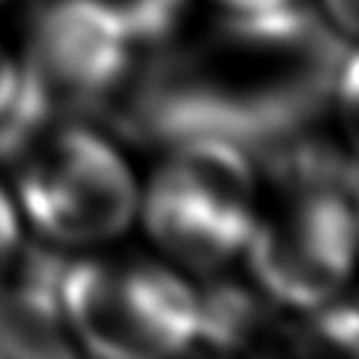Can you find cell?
<instances>
[{"mask_svg": "<svg viewBox=\"0 0 359 359\" xmlns=\"http://www.w3.org/2000/svg\"><path fill=\"white\" fill-rule=\"evenodd\" d=\"M140 48L123 0H48L19 60V97L0 126L3 144L13 152L45 123L108 102Z\"/></svg>", "mask_w": 359, "mask_h": 359, "instance_id": "cell-1", "label": "cell"}, {"mask_svg": "<svg viewBox=\"0 0 359 359\" xmlns=\"http://www.w3.org/2000/svg\"><path fill=\"white\" fill-rule=\"evenodd\" d=\"M257 215V170L239 144L218 134L179 142L140 187L137 218L152 244L197 273H215L239 257Z\"/></svg>", "mask_w": 359, "mask_h": 359, "instance_id": "cell-2", "label": "cell"}, {"mask_svg": "<svg viewBox=\"0 0 359 359\" xmlns=\"http://www.w3.org/2000/svg\"><path fill=\"white\" fill-rule=\"evenodd\" d=\"M58 297L74 344L95 357L155 359L197 344L200 291L165 259H63Z\"/></svg>", "mask_w": 359, "mask_h": 359, "instance_id": "cell-3", "label": "cell"}, {"mask_svg": "<svg viewBox=\"0 0 359 359\" xmlns=\"http://www.w3.org/2000/svg\"><path fill=\"white\" fill-rule=\"evenodd\" d=\"M13 200L29 226L63 247L118 239L140 210V181L113 142L76 121H53L13 150Z\"/></svg>", "mask_w": 359, "mask_h": 359, "instance_id": "cell-4", "label": "cell"}, {"mask_svg": "<svg viewBox=\"0 0 359 359\" xmlns=\"http://www.w3.org/2000/svg\"><path fill=\"white\" fill-rule=\"evenodd\" d=\"M354 184L341 176L294 179L270 210H259L244 247L250 276L268 299L312 312L339 299L354 262Z\"/></svg>", "mask_w": 359, "mask_h": 359, "instance_id": "cell-5", "label": "cell"}, {"mask_svg": "<svg viewBox=\"0 0 359 359\" xmlns=\"http://www.w3.org/2000/svg\"><path fill=\"white\" fill-rule=\"evenodd\" d=\"M63 259L24 250L0 280V359H48L76 354L58 297Z\"/></svg>", "mask_w": 359, "mask_h": 359, "instance_id": "cell-6", "label": "cell"}, {"mask_svg": "<svg viewBox=\"0 0 359 359\" xmlns=\"http://www.w3.org/2000/svg\"><path fill=\"white\" fill-rule=\"evenodd\" d=\"M276 302L255 291L215 283L200 291V333L210 349L223 351H262L276 349L278 339H286L283 323L276 320Z\"/></svg>", "mask_w": 359, "mask_h": 359, "instance_id": "cell-7", "label": "cell"}, {"mask_svg": "<svg viewBox=\"0 0 359 359\" xmlns=\"http://www.w3.org/2000/svg\"><path fill=\"white\" fill-rule=\"evenodd\" d=\"M24 252V233H21V212L16 208L13 194L0 187V280L11 273L16 259Z\"/></svg>", "mask_w": 359, "mask_h": 359, "instance_id": "cell-8", "label": "cell"}, {"mask_svg": "<svg viewBox=\"0 0 359 359\" xmlns=\"http://www.w3.org/2000/svg\"><path fill=\"white\" fill-rule=\"evenodd\" d=\"M19 97V58L0 40V126L8 121Z\"/></svg>", "mask_w": 359, "mask_h": 359, "instance_id": "cell-9", "label": "cell"}, {"mask_svg": "<svg viewBox=\"0 0 359 359\" xmlns=\"http://www.w3.org/2000/svg\"><path fill=\"white\" fill-rule=\"evenodd\" d=\"M323 16L339 37H346V42L357 34V0H318Z\"/></svg>", "mask_w": 359, "mask_h": 359, "instance_id": "cell-10", "label": "cell"}, {"mask_svg": "<svg viewBox=\"0 0 359 359\" xmlns=\"http://www.w3.org/2000/svg\"><path fill=\"white\" fill-rule=\"evenodd\" d=\"M208 3H215L220 8L241 16V19H259V16H270V13L286 11L297 0H208Z\"/></svg>", "mask_w": 359, "mask_h": 359, "instance_id": "cell-11", "label": "cell"}, {"mask_svg": "<svg viewBox=\"0 0 359 359\" xmlns=\"http://www.w3.org/2000/svg\"><path fill=\"white\" fill-rule=\"evenodd\" d=\"M0 3H3V0H0Z\"/></svg>", "mask_w": 359, "mask_h": 359, "instance_id": "cell-12", "label": "cell"}]
</instances>
